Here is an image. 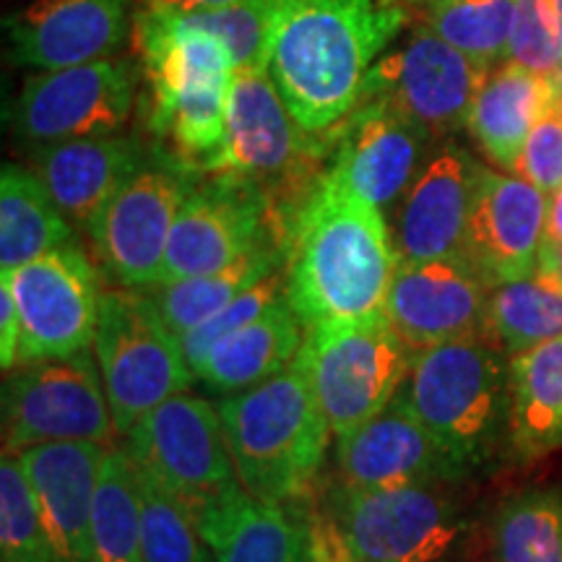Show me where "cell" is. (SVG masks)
Listing matches in <instances>:
<instances>
[{
    "label": "cell",
    "mask_w": 562,
    "mask_h": 562,
    "mask_svg": "<svg viewBox=\"0 0 562 562\" xmlns=\"http://www.w3.org/2000/svg\"><path fill=\"white\" fill-rule=\"evenodd\" d=\"M294 362L339 438L389 409L406 381L412 355L381 315L307 328Z\"/></svg>",
    "instance_id": "9"
},
{
    "label": "cell",
    "mask_w": 562,
    "mask_h": 562,
    "mask_svg": "<svg viewBox=\"0 0 562 562\" xmlns=\"http://www.w3.org/2000/svg\"><path fill=\"white\" fill-rule=\"evenodd\" d=\"M331 133H307L281 100L269 68L235 70L227 133L206 175L250 180L271 195L286 222L326 178Z\"/></svg>",
    "instance_id": "7"
},
{
    "label": "cell",
    "mask_w": 562,
    "mask_h": 562,
    "mask_svg": "<svg viewBox=\"0 0 562 562\" xmlns=\"http://www.w3.org/2000/svg\"><path fill=\"white\" fill-rule=\"evenodd\" d=\"M13 63L58 70L108 60L128 34V0H34L5 16Z\"/></svg>",
    "instance_id": "21"
},
{
    "label": "cell",
    "mask_w": 562,
    "mask_h": 562,
    "mask_svg": "<svg viewBox=\"0 0 562 562\" xmlns=\"http://www.w3.org/2000/svg\"><path fill=\"white\" fill-rule=\"evenodd\" d=\"M281 0H240L224 9L178 11L146 5V13L154 24L170 32H201L211 34L227 47L235 63V70L269 68V42L273 19H277Z\"/></svg>",
    "instance_id": "34"
},
{
    "label": "cell",
    "mask_w": 562,
    "mask_h": 562,
    "mask_svg": "<svg viewBox=\"0 0 562 562\" xmlns=\"http://www.w3.org/2000/svg\"><path fill=\"white\" fill-rule=\"evenodd\" d=\"M281 300H286V266L284 269L269 273V277L252 284L250 290L237 294L229 305H224L220 313L211 315L209 321H203L201 326H195L193 331L180 336L182 355H186L188 368L195 370L201 368V362L206 360L209 349L214 347L216 341L224 339V336L237 331V328L248 326L250 321L261 318V315L269 311V307L279 305Z\"/></svg>",
    "instance_id": "38"
},
{
    "label": "cell",
    "mask_w": 562,
    "mask_h": 562,
    "mask_svg": "<svg viewBox=\"0 0 562 562\" xmlns=\"http://www.w3.org/2000/svg\"><path fill=\"white\" fill-rule=\"evenodd\" d=\"M311 562H442L467 533L446 484L349 490L331 484L294 503Z\"/></svg>",
    "instance_id": "3"
},
{
    "label": "cell",
    "mask_w": 562,
    "mask_h": 562,
    "mask_svg": "<svg viewBox=\"0 0 562 562\" xmlns=\"http://www.w3.org/2000/svg\"><path fill=\"white\" fill-rule=\"evenodd\" d=\"M398 258L381 209L323 178L286 240V305L305 328L385 315Z\"/></svg>",
    "instance_id": "2"
},
{
    "label": "cell",
    "mask_w": 562,
    "mask_h": 562,
    "mask_svg": "<svg viewBox=\"0 0 562 562\" xmlns=\"http://www.w3.org/2000/svg\"><path fill=\"white\" fill-rule=\"evenodd\" d=\"M406 3H409V5H414V3H419V0H406Z\"/></svg>",
    "instance_id": "46"
},
{
    "label": "cell",
    "mask_w": 562,
    "mask_h": 562,
    "mask_svg": "<svg viewBox=\"0 0 562 562\" xmlns=\"http://www.w3.org/2000/svg\"><path fill=\"white\" fill-rule=\"evenodd\" d=\"M492 286L463 258L402 261L393 277L385 318L412 355L484 334Z\"/></svg>",
    "instance_id": "18"
},
{
    "label": "cell",
    "mask_w": 562,
    "mask_h": 562,
    "mask_svg": "<svg viewBox=\"0 0 562 562\" xmlns=\"http://www.w3.org/2000/svg\"><path fill=\"white\" fill-rule=\"evenodd\" d=\"M9 273L21 321L19 364L68 357L94 344L100 277L79 243L45 252Z\"/></svg>",
    "instance_id": "15"
},
{
    "label": "cell",
    "mask_w": 562,
    "mask_h": 562,
    "mask_svg": "<svg viewBox=\"0 0 562 562\" xmlns=\"http://www.w3.org/2000/svg\"><path fill=\"white\" fill-rule=\"evenodd\" d=\"M21 368L3 383V453L47 442L110 446L117 427L89 349Z\"/></svg>",
    "instance_id": "12"
},
{
    "label": "cell",
    "mask_w": 562,
    "mask_h": 562,
    "mask_svg": "<svg viewBox=\"0 0 562 562\" xmlns=\"http://www.w3.org/2000/svg\"><path fill=\"white\" fill-rule=\"evenodd\" d=\"M94 357L121 435L167 398L186 393L195 378L151 294L128 286L102 294Z\"/></svg>",
    "instance_id": "8"
},
{
    "label": "cell",
    "mask_w": 562,
    "mask_h": 562,
    "mask_svg": "<svg viewBox=\"0 0 562 562\" xmlns=\"http://www.w3.org/2000/svg\"><path fill=\"white\" fill-rule=\"evenodd\" d=\"M558 5H560V26H562V0H558ZM562 81V79H560Z\"/></svg>",
    "instance_id": "45"
},
{
    "label": "cell",
    "mask_w": 562,
    "mask_h": 562,
    "mask_svg": "<svg viewBox=\"0 0 562 562\" xmlns=\"http://www.w3.org/2000/svg\"><path fill=\"white\" fill-rule=\"evenodd\" d=\"M138 474L144 562H214L191 510L172 501L149 476Z\"/></svg>",
    "instance_id": "36"
},
{
    "label": "cell",
    "mask_w": 562,
    "mask_h": 562,
    "mask_svg": "<svg viewBox=\"0 0 562 562\" xmlns=\"http://www.w3.org/2000/svg\"><path fill=\"white\" fill-rule=\"evenodd\" d=\"M490 562H562V490L505 497L490 524Z\"/></svg>",
    "instance_id": "33"
},
{
    "label": "cell",
    "mask_w": 562,
    "mask_h": 562,
    "mask_svg": "<svg viewBox=\"0 0 562 562\" xmlns=\"http://www.w3.org/2000/svg\"><path fill=\"white\" fill-rule=\"evenodd\" d=\"M136 100L128 63L94 60L83 66L40 70L13 102L11 125L21 140L50 146L76 138L115 136Z\"/></svg>",
    "instance_id": "16"
},
{
    "label": "cell",
    "mask_w": 562,
    "mask_h": 562,
    "mask_svg": "<svg viewBox=\"0 0 562 562\" xmlns=\"http://www.w3.org/2000/svg\"><path fill=\"white\" fill-rule=\"evenodd\" d=\"M0 562H53L37 497L16 453L0 461Z\"/></svg>",
    "instance_id": "37"
},
{
    "label": "cell",
    "mask_w": 562,
    "mask_h": 562,
    "mask_svg": "<svg viewBox=\"0 0 562 562\" xmlns=\"http://www.w3.org/2000/svg\"><path fill=\"white\" fill-rule=\"evenodd\" d=\"M108 446L47 442L16 453L37 497L53 562H91V516Z\"/></svg>",
    "instance_id": "22"
},
{
    "label": "cell",
    "mask_w": 562,
    "mask_h": 562,
    "mask_svg": "<svg viewBox=\"0 0 562 562\" xmlns=\"http://www.w3.org/2000/svg\"><path fill=\"white\" fill-rule=\"evenodd\" d=\"M146 5L157 9H178V11H201V9H224V5L240 3V0H144Z\"/></svg>",
    "instance_id": "43"
},
{
    "label": "cell",
    "mask_w": 562,
    "mask_h": 562,
    "mask_svg": "<svg viewBox=\"0 0 562 562\" xmlns=\"http://www.w3.org/2000/svg\"><path fill=\"white\" fill-rule=\"evenodd\" d=\"M487 79L490 66L419 26L404 47L375 60L362 100L391 104L427 136H448L467 125Z\"/></svg>",
    "instance_id": "14"
},
{
    "label": "cell",
    "mask_w": 562,
    "mask_h": 562,
    "mask_svg": "<svg viewBox=\"0 0 562 562\" xmlns=\"http://www.w3.org/2000/svg\"><path fill=\"white\" fill-rule=\"evenodd\" d=\"M273 240H290V222L271 195L250 180L209 175L182 201L157 286L227 269Z\"/></svg>",
    "instance_id": "13"
},
{
    "label": "cell",
    "mask_w": 562,
    "mask_h": 562,
    "mask_svg": "<svg viewBox=\"0 0 562 562\" xmlns=\"http://www.w3.org/2000/svg\"><path fill=\"white\" fill-rule=\"evenodd\" d=\"M537 273H542V277L552 279L554 284L562 286V243L542 240L537 258Z\"/></svg>",
    "instance_id": "42"
},
{
    "label": "cell",
    "mask_w": 562,
    "mask_h": 562,
    "mask_svg": "<svg viewBox=\"0 0 562 562\" xmlns=\"http://www.w3.org/2000/svg\"><path fill=\"white\" fill-rule=\"evenodd\" d=\"M547 193L524 178L480 170L461 258L487 286L531 277L544 240Z\"/></svg>",
    "instance_id": "19"
},
{
    "label": "cell",
    "mask_w": 562,
    "mask_h": 562,
    "mask_svg": "<svg viewBox=\"0 0 562 562\" xmlns=\"http://www.w3.org/2000/svg\"><path fill=\"white\" fill-rule=\"evenodd\" d=\"M74 227L34 170L3 165L0 172V269L42 258L74 243Z\"/></svg>",
    "instance_id": "29"
},
{
    "label": "cell",
    "mask_w": 562,
    "mask_h": 562,
    "mask_svg": "<svg viewBox=\"0 0 562 562\" xmlns=\"http://www.w3.org/2000/svg\"><path fill=\"white\" fill-rule=\"evenodd\" d=\"M422 26L492 66L508 55L516 0H419Z\"/></svg>",
    "instance_id": "35"
},
{
    "label": "cell",
    "mask_w": 562,
    "mask_h": 562,
    "mask_svg": "<svg viewBox=\"0 0 562 562\" xmlns=\"http://www.w3.org/2000/svg\"><path fill=\"white\" fill-rule=\"evenodd\" d=\"M508 448L531 463L562 446V336L510 357Z\"/></svg>",
    "instance_id": "28"
},
{
    "label": "cell",
    "mask_w": 562,
    "mask_h": 562,
    "mask_svg": "<svg viewBox=\"0 0 562 562\" xmlns=\"http://www.w3.org/2000/svg\"><path fill=\"white\" fill-rule=\"evenodd\" d=\"M396 402L474 472L508 438L510 362L484 334L438 344L414 357Z\"/></svg>",
    "instance_id": "5"
},
{
    "label": "cell",
    "mask_w": 562,
    "mask_h": 562,
    "mask_svg": "<svg viewBox=\"0 0 562 562\" xmlns=\"http://www.w3.org/2000/svg\"><path fill=\"white\" fill-rule=\"evenodd\" d=\"M302 323L286 300L266 311L261 318L237 328L209 349L206 360L195 370L201 385L211 393L229 396L279 375L297 360Z\"/></svg>",
    "instance_id": "27"
},
{
    "label": "cell",
    "mask_w": 562,
    "mask_h": 562,
    "mask_svg": "<svg viewBox=\"0 0 562 562\" xmlns=\"http://www.w3.org/2000/svg\"><path fill=\"white\" fill-rule=\"evenodd\" d=\"M144 144L133 136L76 138L40 146L34 154V172L45 182L53 201L76 227L89 229L97 214L123 182L146 159Z\"/></svg>",
    "instance_id": "24"
},
{
    "label": "cell",
    "mask_w": 562,
    "mask_h": 562,
    "mask_svg": "<svg viewBox=\"0 0 562 562\" xmlns=\"http://www.w3.org/2000/svg\"><path fill=\"white\" fill-rule=\"evenodd\" d=\"M136 50L149 87V128L170 151L206 175L227 133L235 63L211 34L170 32L136 16Z\"/></svg>",
    "instance_id": "6"
},
{
    "label": "cell",
    "mask_w": 562,
    "mask_h": 562,
    "mask_svg": "<svg viewBox=\"0 0 562 562\" xmlns=\"http://www.w3.org/2000/svg\"><path fill=\"white\" fill-rule=\"evenodd\" d=\"M406 24L402 0H281L269 74L307 133H328L362 100L364 79Z\"/></svg>",
    "instance_id": "1"
},
{
    "label": "cell",
    "mask_w": 562,
    "mask_h": 562,
    "mask_svg": "<svg viewBox=\"0 0 562 562\" xmlns=\"http://www.w3.org/2000/svg\"><path fill=\"white\" fill-rule=\"evenodd\" d=\"M560 100V79L533 74L510 60L484 81L469 112L467 128L497 167L513 170L533 125Z\"/></svg>",
    "instance_id": "26"
},
{
    "label": "cell",
    "mask_w": 562,
    "mask_h": 562,
    "mask_svg": "<svg viewBox=\"0 0 562 562\" xmlns=\"http://www.w3.org/2000/svg\"><path fill=\"white\" fill-rule=\"evenodd\" d=\"M21 347V321L16 311V300L11 292L9 273L0 277V368L5 375L19 364Z\"/></svg>",
    "instance_id": "41"
},
{
    "label": "cell",
    "mask_w": 562,
    "mask_h": 562,
    "mask_svg": "<svg viewBox=\"0 0 562 562\" xmlns=\"http://www.w3.org/2000/svg\"><path fill=\"white\" fill-rule=\"evenodd\" d=\"M508 58L533 74L562 79V26L558 0H516Z\"/></svg>",
    "instance_id": "39"
},
{
    "label": "cell",
    "mask_w": 562,
    "mask_h": 562,
    "mask_svg": "<svg viewBox=\"0 0 562 562\" xmlns=\"http://www.w3.org/2000/svg\"><path fill=\"white\" fill-rule=\"evenodd\" d=\"M331 133L326 178L383 209L412 186L427 133L381 100H362Z\"/></svg>",
    "instance_id": "20"
},
{
    "label": "cell",
    "mask_w": 562,
    "mask_h": 562,
    "mask_svg": "<svg viewBox=\"0 0 562 562\" xmlns=\"http://www.w3.org/2000/svg\"><path fill=\"white\" fill-rule=\"evenodd\" d=\"M484 336L505 355H518L562 336V286L533 271L531 277L492 286Z\"/></svg>",
    "instance_id": "31"
},
{
    "label": "cell",
    "mask_w": 562,
    "mask_h": 562,
    "mask_svg": "<svg viewBox=\"0 0 562 562\" xmlns=\"http://www.w3.org/2000/svg\"><path fill=\"white\" fill-rule=\"evenodd\" d=\"M91 562H144L138 474L125 448H108L91 516Z\"/></svg>",
    "instance_id": "32"
},
{
    "label": "cell",
    "mask_w": 562,
    "mask_h": 562,
    "mask_svg": "<svg viewBox=\"0 0 562 562\" xmlns=\"http://www.w3.org/2000/svg\"><path fill=\"white\" fill-rule=\"evenodd\" d=\"M125 453L140 474L191 510L195 521L243 487L220 406L188 391L146 414L125 435Z\"/></svg>",
    "instance_id": "10"
},
{
    "label": "cell",
    "mask_w": 562,
    "mask_h": 562,
    "mask_svg": "<svg viewBox=\"0 0 562 562\" xmlns=\"http://www.w3.org/2000/svg\"><path fill=\"white\" fill-rule=\"evenodd\" d=\"M224 438L243 490L271 505L313 495L331 425L297 362L269 381L222 396Z\"/></svg>",
    "instance_id": "4"
},
{
    "label": "cell",
    "mask_w": 562,
    "mask_h": 562,
    "mask_svg": "<svg viewBox=\"0 0 562 562\" xmlns=\"http://www.w3.org/2000/svg\"><path fill=\"white\" fill-rule=\"evenodd\" d=\"M286 266V243H263L227 269H220L206 277H191L172 281V284L151 286V300L157 305L161 318H165L170 331L186 336L216 315L224 305H229L237 294L250 290L252 284L269 277V273Z\"/></svg>",
    "instance_id": "30"
},
{
    "label": "cell",
    "mask_w": 562,
    "mask_h": 562,
    "mask_svg": "<svg viewBox=\"0 0 562 562\" xmlns=\"http://www.w3.org/2000/svg\"><path fill=\"white\" fill-rule=\"evenodd\" d=\"M480 170L459 146L432 154L398 211L396 250L402 261L461 258Z\"/></svg>",
    "instance_id": "23"
},
{
    "label": "cell",
    "mask_w": 562,
    "mask_h": 562,
    "mask_svg": "<svg viewBox=\"0 0 562 562\" xmlns=\"http://www.w3.org/2000/svg\"><path fill=\"white\" fill-rule=\"evenodd\" d=\"M214 562H311L307 526L292 505H271L243 487L199 518Z\"/></svg>",
    "instance_id": "25"
},
{
    "label": "cell",
    "mask_w": 562,
    "mask_h": 562,
    "mask_svg": "<svg viewBox=\"0 0 562 562\" xmlns=\"http://www.w3.org/2000/svg\"><path fill=\"white\" fill-rule=\"evenodd\" d=\"M513 172L539 191L554 193L562 188V100L542 115L526 138Z\"/></svg>",
    "instance_id": "40"
},
{
    "label": "cell",
    "mask_w": 562,
    "mask_h": 562,
    "mask_svg": "<svg viewBox=\"0 0 562 562\" xmlns=\"http://www.w3.org/2000/svg\"><path fill=\"white\" fill-rule=\"evenodd\" d=\"M334 467L336 484L349 490L451 484L472 474L396 398L378 417L336 438Z\"/></svg>",
    "instance_id": "17"
},
{
    "label": "cell",
    "mask_w": 562,
    "mask_h": 562,
    "mask_svg": "<svg viewBox=\"0 0 562 562\" xmlns=\"http://www.w3.org/2000/svg\"><path fill=\"white\" fill-rule=\"evenodd\" d=\"M544 240L562 243V188L552 193L550 206H547V224H544Z\"/></svg>",
    "instance_id": "44"
},
{
    "label": "cell",
    "mask_w": 562,
    "mask_h": 562,
    "mask_svg": "<svg viewBox=\"0 0 562 562\" xmlns=\"http://www.w3.org/2000/svg\"><path fill=\"white\" fill-rule=\"evenodd\" d=\"M201 175L167 146L146 151L138 170L87 229L110 279L128 290L157 286L172 224Z\"/></svg>",
    "instance_id": "11"
}]
</instances>
